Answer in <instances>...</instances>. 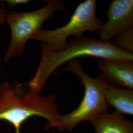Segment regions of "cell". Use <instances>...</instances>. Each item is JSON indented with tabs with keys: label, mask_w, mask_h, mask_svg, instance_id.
Returning <instances> with one entry per match:
<instances>
[{
	"label": "cell",
	"mask_w": 133,
	"mask_h": 133,
	"mask_svg": "<svg viewBox=\"0 0 133 133\" xmlns=\"http://www.w3.org/2000/svg\"><path fill=\"white\" fill-rule=\"evenodd\" d=\"M61 0H50L44 6L29 12L7 13L6 24L10 29V41L4 61L8 62L14 57L24 54L29 40L42 29L44 23L53 18L55 12H66Z\"/></svg>",
	"instance_id": "3957f363"
},
{
	"label": "cell",
	"mask_w": 133,
	"mask_h": 133,
	"mask_svg": "<svg viewBox=\"0 0 133 133\" xmlns=\"http://www.w3.org/2000/svg\"><path fill=\"white\" fill-rule=\"evenodd\" d=\"M3 1L10 8H14L19 5H25L31 2L29 0H5Z\"/></svg>",
	"instance_id": "8fae6325"
},
{
	"label": "cell",
	"mask_w": 133,
	"mask_h": 133,
	"mask_svg": "<svg viewBox=\"0 0 133 133\" xmlns=\"http://www.w3.org/2000/svg\"><path fill=\"white\" fill-rule=\"evenodd\" d=\"M102 91L109 106H112L116 111L123 114L133 115V90L118 85L101 74L95 77Z\"/></svg>",
	"instance_id": "52a82bcc"
},
{
	"label": "cell",
	"mask_w": 133,
	"mask_h": 133,
	"mask_svg": "<svg viewBox=\"0 0 133 133\" xmlns=\"http://www.w3.org/2000/svg\"><path fill=\"white\" fill-rule=\"evenodd\" d=\"M7 12L0 4V27L3 24H6Z\"/></svg>",
	"instance_id": "7c38bea8"
},
{
	"label": "cell",
	"mask_w": 133,
	"mask_h": 133,
	"mask_svg": "<svg viewBox=\"0 0 133 133\" xmlns=\"http://www.w3.org/2000/svg\"><path fill=\"white\" fill-rule=\"evenodd\" d=\"M108 20L99 31L100 40L110 42L118 34L133 26V0H114L108 10Z\"/></svg>",
	"instance_id": "8992f818"
},
{
	"label": "cell",
	"mask_w": 133,
	"mask_h": 133,
	"mask_svg": "<svg viewBox=\"0 0 133 133\" xmlns=\"http://www.w3.org/2000/svg\"><path fill=\"white\" fill-rule=\"evenodd\" d=\"M98 66L102 74L114 83L133 89V62L122 60L103 59Z\"/></svg>",
	"instance_id": "ba28073f"
},
{
	"label": "cell",
	"mask_w": 133,
	"mask_h": 133,
	"mask_svg": "<svg viewBox=\"0 0 133 133\" xmlns=\"http://www.w3.org/2000/svg\"><path fill=\"white\" fill-rule=\"evenodd\" d=\"M96 1L86 0L76 7L69 21L66 25L53 30H40L32 39L42 42L51 51L60 52L67 47V38H76L88 31H99L104 22L96 15Z\"/></svg>",
	"instance_id": "5b68a950"
},
{
	"label": "cell",
	"mask_w": 133,
	"mask_h": 133,
	"mask_svg": "<svg viewBox=\"0 0 133 133\" xmlns=\"http://www.w3.org/2000/svg\"><path fill=\"white\" fill-rule=\"evenodd\" d=\"M56 97L55 93L41 96L26 92L21 83L3 82L0 84V120L11 124L15 133H21L23 124L35 116L48 120L45 129L55 128L61 116Z\"/></svg>",
	"instance_id": "7a4b0ae2"
},
{
	"label": "cell",
	"mask_w": 133,
	"mask_h": 133,
	"mask_svg": "<svg viewBox=\"0 0 133 133\" xmlns=\"http://www.w3.org/2000/svg\"><path fill=\"white\" fill-rule=\"evenodd\" d=\"M41 59L35 76L29 83L30 91L39 94L46 82L58 67L79 57L99 58L106 60H122L133 62V54L124 51L111 42L81 36L67 41L66 48L53 52L42 43Z\"/></svg>",
	"instance_id": "6da1fadb"
},
{
	"label": "cell",
	"mask_w": 133,
	"mask_h": 133,
	"mask_svg": "<svg viewBox=\"0 0 133 133\" xmlns=\"http://www.w3.org/2000/svg\"><path fill=\"white\" fill-rule=\"evenodd\" d=\"M64 70L76 76L84 87V95L78 107L71 112L61 115L55 127L60 131L71 132L81 122L91 123L100 115L108 112L109 106L99 83L95 78L86 74L79 60L76 59L68 62Z\"/></svg>",
	"instance_id": "277c9868"
},
{
	"label": "cell",
	"mask_w": 133,
	"mask_h": 133,
	"mask_svg": "<svg viewBox=\"0 0 133 133\" xmlns=\"http://www.w3.org/2000/svg\"><path fill=\"white\" fill-rule=\"evenodd\" d=\"M1 65H2V60H1V52H0V70H1Z\"/></svg>",
	"instance_id": "4fadbf2b"
},
{
	"label": "cell",
	"mask_w": 133,
	"mask_h": 133,
	"mask_svg": "<svg viewBox=\"0 0 133 133\" xmlns=\"http://www.w3.org/2000/svg\"><path fill=\"white\" fill-rule=\"evenodd\" d=\"M113 44L122 50L133 54V26L125 30L114 38Z\"/></svg>",
	"instance_id": "30bf717a"
},
{
	"label": "cell",
	"mask_w": 133,
	"mask_h": 133,
	"mask_svg": "<svg viewBox=\"0 0 133 133\" xmlns=\"http://www.w3.org/2000/svg\"><path fill=\"white\" fill-rule=\"evenodd\" d=\"M96 133H133V123L115 111L107 112L93 120Z\"/></svg>",
	"instance_id": "9c48e42d"
}]
</instances>
